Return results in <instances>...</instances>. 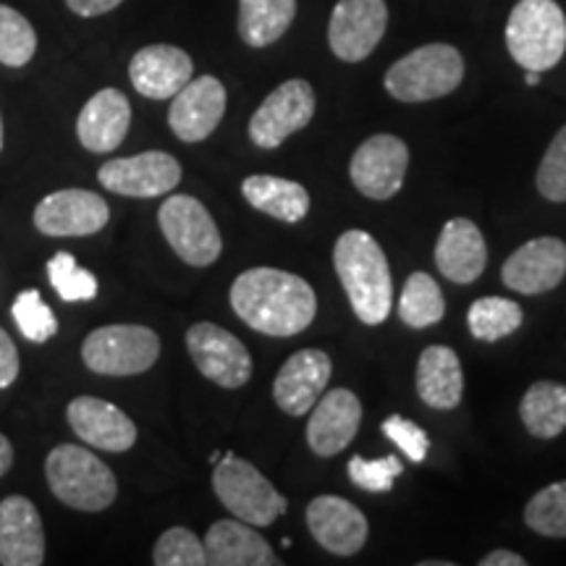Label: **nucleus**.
I'll list each match as a JSON object with an SVG mask.
<instances>
[{
	"mask_svg": "<svg viewBox=\"0 0 566 566\" xmlns=\"http://www.w3.org/2000/svg\"><path fill=\"white\" fill-rule=\"evenodd\" d=\"M231 307L252 331L289 338L315 321L313 286L279 268H250L231 283Z\"/></svg>",
	"mask_w": 566,
	"mask_h": 566,
	"instance_id": "nucleus-1",
	"label": "nucleus"
},
{
	"mask_svg": "<svg viewBox=\"0 0 566 566\" xmlns=\"http://www.w3.org/2000/svg\"><path fill=\"white\" fill-rule=\"evenodd\" d=\"M334 265L354 315L365 325L384 323L394 307V283L380 244L367 231H346L334 247Z\"/></svg>",
	"mask_w": 566,
	"mask_h": 566,
	"instance_id": "nucleus-2",
	"label": "nucleus"
},
{
	"mask_svg": "<svg viewBox=\"0 0 566 566\" xmlns=\"http://www.w3.org/2000/svg\"><path fill=\"white\" fill-rule=\"evenodd\" d=\"M45 478L55 499L76 512H105L118 495L111 467L76 443L55 446L48 454Z\"/></svg>",
	"mask_w": 566,
	"mask_h": 566,
	"instance_id": "nucleus-3",
	"label": "nucleus"
},
{
	"mask_svg": "<svg viewBox=\"0 0 566 566\" xmlns=\"http://www.w3.org/2000/svg\"><path fill=\"white\" fill-rule=\"evenodd\" d=\"M506 48L525 71L554 69L566 53V17L556 0H520L506 21Z\"/></svg>",
	"mask_w": 566,
	"mask_h": 566,
	"instance_id": "nucleus-4",
	"label": "nucleus"
},
{
	"mask_svg": "<svg viewBox=\"0 0 566 566\" xmlns=\"http://www.w3.org/2000/svg\"><path fill=\"white\" fill-rule=\"evenodd\" d=\"M464 80V59L454 45L430 42L399 59L386 71V90L394 101L428 103L451 95Z\"/></svg>",
	"mask_w": 566,
	"mask_h": 566,
	"instance_id": "nucleus-5",
	"label": "nucleus"
},
{
	"mask_svg": "<svg viewBox=\"0 0 566 566\" xmlns=\"http://www.w3.org/2000/svg\"><path fill=\"white\" fill-rule=\"evenodd\" d=\"M212 491L237 520L252 527H271L289 506L258 467L233 454H223L221 462H216Z\"/></svg>",
	"mask_w": 566,
	"mask_h": 566,
	"instance_id": "nucleus-6",
	"label": "nucleus"
},
{
	"mask_svg": "<svg viewBox=\"0 0 566 566\" xmlns=\"http://www.w3.org/2000/svg\"><path fill=\"white\" fill-rule=\"evenodd\" d=\"M160 357V338L145 325H103L82 344V359L97 375H139Z\"/></svg>",
	"mask_w": 566,
	"mask_h": 566,
	"instance_id": "nucleus-7",
	"label": "nucleus"
},
{
	"mask_svg": "<svg viewBox=\"0 0 566 566\" xmlns=\"http://www.w3.org/2000/svg\"><path fill=\"white\" fill-rule=\"evenodd\" d=\"M158 223L166 242L184 263L208 268L221 258L223 239L208 208L189 195H171L158 210Z\"/></svg>",
	"mask_w": 566,
	"mask_h": 566,
	"instance_id": "nucleus-8",
	"label": "nucleus"
},
{
	"mask_svg": "<svg viewBox=\"0 0 566 566\" xmlns=\"http://www.w3.org/2000/svg\"><path fill=\"white\" fill-rule=\"evenodd\" d=\"M315 116V90L304 80H289L265 97L250 118V139L260 150H275Z\"/></svg>",
	"mask_w": 566,
	"mask_h": 566,
	"instance_id": "nucleus-9",
	"label": "nucleus"
},
{
	"mask_svg": "<svg viewBox=\"0 0 566 566\" xmlns=\"http://www.w3.org/2000/svg\"><path fill=\"white\" fill-rule=\"evenodd\" d=\"M187 349L197 370L221 388H242L252 378V357L231 331L216 323H195L187 331Z\"/></svg>",
	"mask_w": 566,
	"mask_h": 566,
	"instance_id": "nucleus-10",
	"label": "nucleus"
},
{
	"mask_svg": "<svg viewBox=\"0 0 566 566\" xmlns=\"http://www.w3.org/2000/svg\"><path fill=\"white\" fill-rule=\"evenodd\" d=\"M409 147L394 134H375L352 155V184L370 200H391L405 187Z\"/></svg>",
	"mask_w": 566,
	"mask_h": 566,
	"instance_id": "nucleus-11",
	"label": "nucleus"
},
{
	"mask_svg": "<svg viewBox=\"0 0 566 566\" xmlns=\"http://www.w3.org/2000/svg\"><path fill=\"white\" fill-rule=\"evenodd\" d=\"M386 27V0H338L328 21V45L336 59L359 63L373 55Z\"/></svg>",
	"mask_w": 566,
	"mask_h": 566,
	"instance_id": "nucleus-12",
	"label": "nucleus"
},
{
	"mask_svg": "<svg viewBox=\"0 0 566 566\" xmlns=\"http://www.w3.org/2000/svg\"><path fill=\"white\" fill-rule=\"evenodd\" d=\"M97 181L113 195L150 200L174 192L181 181V166L174 155L150 150L132 155V158L108 160L97 171Z\"/></svg>",
	"mask_w": 566,
	"mask_h": 566,
	"instance_id": "nucleus-13",
	"label": "nucleus"
},
{
	"mask_svg": "<svg viewBox=\"0 0 566 566\" xmlns=\"http://www.w3.org/2000/svg\"><path fill=\"white\" fill-rule=\"evenodd\" d=\"M111 218L108 202L87 189H61L34 208V229L45 237H92Z\"/></svg>",
	"mask_w": 566,
	"mask_h": 566,
	"instance_id": "nucleus-14",
	"label": "nucleus"
},
{
	"mask_svg": "<svg viewBox=\"0 0 566 566\" xmlns=\"http://www.w3.org/2000/svg\"><path fill=\"white\" fill-rule=\"evenodd\" d=\"M226 113V87L216 76H197L189 80L174 95L168 111V126L181 142L208 139Z\"/></svg>",
	"mask_w": 566,
	"mask_h": 566,
	"instance_id": "nucleus-15",
	"label": "nucleus"
},
{
	"mask_svg": "<svg viewBox=\"0 0 566 566\" xmlns=\"http://www.w3.org/2000/svg\"><path fill=\"white\" fill-rule=\"evenodd\" d=\"M566 275V244L556 237L530 239L501 268V279L514 292L535 296L556 289Z\"/></svg>",
	"mask_w": 566,
	"mask_h": 566,
	"instance_id": "nucleus-16",
	"label": "nucleus"
},
{
	"mask_svg": "<svg viewBox=\"0 0 566 566\" xmlns=\"http://www.w3.org/2000/svg\"><path fill=\"white\" fill-rule=\"evenodd\" d=\"M334 363L321 349H300L283 363L273 380V399L286 415L302 417L317 405L328 386Z\"/></svg>",
	"mask_w": 566,
	"mask_h": 566,
	"instance_id": "nucleus-17",
	"label": "nucleus"
},
{
	"mask_svg": "<svg viewBox=\"0 0 566 566\" xmlns=\"http://www.w3.org/2000/svg\"><path fill=\"white\" fill-rule=\"evenodd\" d=\"M69 424L92 449L124 454L137 443V424L116 405L95 396H76L66 409Z\"/></svg>",
	"mask_w": 566,
	"mask_h": 566,
	"instance_id": "nucleus-18",
	"label": "nucleus"
},
{
	"mask_svg": "<svg viewBox=\"0 0 566 566\" xmlns=\"http://www.w3.org/2000/svg\"><path fill=\"white\" fill-rule=\"evenodd\" d=\"M307 527L334 556H354L367 543V520L342 495H317L307 506Z\"/></svg>",
	"mask_w": 566,
	"mask_h": 566,
	"instance_id": "nucleus-19",
	"label": "nucleus"
},
{
	"mask_svg": "<svg viewBox=\"0 0 566 566\" xmlns=\"http://www.w3.org/2000/svg\"><path fill=\"white\" fill-rule=\"evenodd\" d=\"M363 422V401L349 388L323 394L307 422V443L317 457L342 454Z\"/></svg>",
	"mask_w": 566,
	"mask_h": 566,
	"instance_id": "nucleus-20",
	"label": "nucleus"
},
{
	"mask_svg": "<svg viewBox=\"0 0 566 566\" xmlns=\"http://www.w3.org/2000/svg\"><path fill=\"white\" fill-rule=\"evenodd\" d=\"M45 562V533L38 506L24 495L0 501V564L40 566Z\"/></svg>",
	"mask_w": 566,
	"mask_h": 566,
	"instance_id": "nucleus-21",
	"label": "nucleus"
},
{
	"mask_svg": "<svg viewBox=\"0 0 566 566\" xmlns=\"http://www.w3.org/2000/svg\"><path fill=\"white\" fill-rule=\"evenodd\" d=\"M132 126V105L122 90L105 87L84 103L76 118V137L90 153L105 155L122 145Z\"/></svg>",
	"mask_w": 566,
	"mask_h": 566,
	"instance_id": "nucleus-22",
	"label": "nucleus"
},
{
	"mask_svg": "<svg viewBox=\"0 0 566 566\" xmlns=\"http://www.w3.org/2000/svg\"><path fill=\"white\" fill-rule=\"evenodd\" d=\"M195 63L189 53L176 45H147L134 53L129 80L139 95L153 101H168L192 80Z\"/></svg>",
	"mask_w": 566,
	"mask_h": 566,
	"instance_id": "nucleus-23",
	"label": "nucleus"
},
{
	"mask_svg": "<svg viewBox=\"0 0 566 566\" xmlns=\"http://www.w3.org/2000/svg\"><path fill=\"white\" fill-rule=\"evenodd\" d=\"M488 247L483 231L467 218L446 221L436 244V268L451 283H472L485 271Z\"/></svg>",
	"mask_w": 566,
	"mask_h": 566,
	"instance_id": "nucleus-24",
	"label": "nucleus"
},
{
	"mask_svg": "<svg viewBox=\"0 0 566 566\" xmlns=\"http://www.w3.org/2000/svg\"><path fill=\"white\" fill-rule=\"evenodd\" d=\"M205 554L212 566H275L281 564L271 543L242 520H221L205 535Z\"/></svg>",
	"mask_w": 566,
	"mask_h": 566,
	"instance_id": "nucleus-25",
	"label": "nucleus"
},
{
	"mask_svg": "<svg viewBox=\"0 0 566 566\" xmlns=\"http://www.w3.org/2000/svg\"><path fill=\"white\" fill-rule=\"evenodd\" d=\"M464 394V375L459 354L449 346H428L417 359V396L438 412L457 409Z\"/></svg>",
	"mask_w": 566,
	"mask_h": 566,
	"instance_id": "nucleus-26",
	"label": "nucleus"
},
{
	"mask_svg": "<svg viewBox=\"0 0 566 566\" xmlns=\"http://www.w3.org/2000/svg\"><path fill=\"white\" fill-rule=\"evenodd\" d=\"M244 200L254 210L283 223H300L310 212V192L300 181L279 176H247L242 184Z\"/></svg>",
	"mask_w": 566,
	"mask_h": 566,
	"instance_id": "nucleus-27",
	"label": "nucleus"
},
{
	"mask_svg": "<svg viewBox=\"0 0 566 566\" xmlns=\"http://www.w3.org/2000/svg\"><path fill=\"white\" fill-rule=\"evenodd\" d=\"M296 0H239V38L250 48H268L289 32Z\"/></svg>",
	"mask_w": 566,
	"mask_h": 566,
	"instance_id": "nucleus-28",
	"label": "nucleus"
},
{
	"mask_svg": "<svg viewBox=\"0 0 566 566\" xmlns=\"http://www.w3.org/2000/svg\"><path fill=\"white\" fill-rule=\"evenodd\" d=\"M522 424L535 438H556L566 430V386L537 380L520 401Z\"/></svg>",
	"mask_w": 566,
	"mask_h": 566,
	"instance_id": "nucleus-29",
	"label": "nucleus"
},
{
	"mask_svg": "<svg viewBox=\"0 0 566 566\" xmlns=\"http://www.w3.org/2000/svg\"><path fill=\"white\" fill-rule=\"evenodd\" d=\"M446 315V302L433 275L417 271L407 279L399 300V317L409 328H430L441 323Z\"/></svg>",
	"mask_w": 566,
	"mask_h": 566,
	"instance_id": "nucleus-30",
	"label": "nucleus"
},
{
	"mask_svg": "<svg viewBox=\"0 0 566 566\" xmlns=\"http://www.w3.org/2000/svg\"><path fill=\"white\" fill-rule=\"evenodd\" d=\"M522 307L504 296H483V300L472 302L470 313H467V325L470 334L478 342H501V338L512 336L522 325Z\"/></svg>",
	"mask_w": 566,
	"mask_h": 566,
	"instance_id": "nucleus-31",
	"label": "nucleus"
},
{
	"mask_svg": "<svg viewBox=\"0 0 566 566\" xmlns=\"http://www.w3.org/2000/svg\"><path fill=\"white\" fill-rule=\"evenodd\" d=\"M38 53V32L30 19L11 6H0V63L11 69L27 66Z\"/></svg>",
	"mask_w": 566,
	"mask_h": 566,
	"instance_id": "nucleus-32",
	"label": "nucleus"
},
{
	"mask_svg": "<svg viewBox=\"0 0 566 566\" xmlns=\"http://www.w3.org/2000/svg\"><path fill=\"white\" fill-rule=\"evenodd\" d=\"M525 525L543 537H566V480L546 485L527 501Z\"/></svg>",
	"mask_w": 566,
	"mask_h": 566,
	"instance_id": "nucleus-33",
	"label": "nucleus"
},
{
	"mask_svg": "<svg viewBox=\"0 0 566 566\" xmlns=\"http://www.w3.org/2000/svg\"><path fill=\"white\" fill-rule=\"evenodd\" d=\"M48 279L63 302H90L101 292L95 273L76 263L71 252H55L48 263Z\"/></svg>",
	"mask_w": 566,
	"mask_h": 566,
	"instance_id": "nucleus-34",
	"label": "nucleus"
},
{
	"mask_svg": "<svg viewBox=\"0 0 566 566\" xmlns=\"http://www.w3.org/2000/svg\"><path fill=\"white\" fill-rule=\"evenodd\" d=\"M13 321H17L21 336L32 344H45L59 334V321L53 310L48 307L38 289H27L13 300L11 307Z\"/></svg>",
	"mask_w": 566,
	"mask_h": 566,
	"instance_id": "nucleus-35",
	"label": "nucleus"
},
{
	"mask_svg": "<svg viewBox=\"0 0 566 566\" xmlns=\"http://www.w3.org/2000/svg\"><path fill=\"white\" fill-rule=\"evenodd\" d=\"M153 562L158 566H205L208 554H205V543L192 530L171 527L155 543Z\"/></svg>",
	"mask_w": 566,
	"mask_h": 566,
	"instance_id": "nucleus-36",
	"label": "nucleus"
},
{
	"mask_svg": "<svg viewBox=\"0 0 566 566\" xmlns=\"http://www.w3.org/2000/svg\"><path fill=\"white\" fill-rule=\"evenodd\" d=\"M537 192L551 202H566V126L551 139L541 168H537Z\"/></svg>",
	"mask_w": 566,
	"mask_h": 566,
	"instance_id": "nucleus-37",
	"label": "nucleus"
},
{
	"mask_svg": "<svg viewBox=\"0 0 566 566\" xmlns=\"http://www.w3.org/2000/svg\"><path fill=\"white\" fill-rule=\"evenodd\" d=\"M346 472H349L352 483L363 488L367 493H388L396 483V478L405 472V467L396 457H384V459H363L352 457L349 464H346Z\"/></svg>",
	"mask_w": 566,
	"mask_h": 566,
	"instance_id": "nucleus-38",
	"label": "nucleus"
},
{
	"mask_svg": "<svg viewBox=\"0 0 566 566\" xmlns=\"http://www.w3.org/2000/svg\"><path fill=\"white\" fill-rule=\"evenodd\" d=\"M380 430H384V436L388 438V441H394L401 451H405V457L409 459V462H415V464L424 462V457H428V449H430V438L420 428V424L407 420V417H401V415H391L384 424H380Z\"/></svg>",
	"mask_w": 566,
	"mask_h": 566,
	"instance_id": "nucleus-39",
	"label": "nucleus"
},
{
	"mask_svg": "<svg viewBox=\"0 0 566 566\" xmlns=\"http://www.w3.org/2000/svg\"><path fill=\"white\" fill-rule=\"evenodd\" d=\"M19 375V352L11 336L0 328V388H9Z\"/></svg>",
	"mask_w": 566,
	"mask_h": 566,
	"instance_id": "nucleus-40",
	"label": "nucleus"
},
{
	"mask_svg": "<svg viewBox=\"0 0 566 566\" xmlns=\"http://www.w3.org/2000/svg\"><path fill=\"white\" fill-rule=\"evenodd\" d=\"M124 0H66L69 9L74 11L76 17H84V19L103 17V13L118 9Z\"/></svg>",
	"mask_w": 566,
	"mask_h": 566,
	"instance_id": "nucleus-41",
	"label": "nucleus"
},
{
	"mask_svg": "<svg viewBox=\"0 0 566 566\" xmlns=\"http://www.w3.org/2000/svg\"><path fill=\"white\" fill-rule=\"evenodd\" d=\"M525 556L514 554V551H491V554L480 558V566H525Z\"/></svg>",
	"mask_w": 566,
	"mask_h": 566,
	"instance_id": "nucleus-42",
	"label": "nucleus"
},
{
	"mask_svg": "<svg viewBox=\"0 0 566 566\" xmlns=\"http://www.w3.org/2000/svg\"><path fill=\"white\" fill-rule=\"evenodd\" d=\"M11 464H13V446L9 438L0 433V478L11 470Z\"/></svg>",
	"mask_w": 566,
	"mask_h": 566,
	"instance_id": "nucleus-43",
	"label": "nucleus"
},
{
	"mask_svg": "<svg viewBox=\"0 0 566 566\" xmlns=\"http://www.w3.org/2000/svg\"><path fill=\"white\" fill-rule=\"evenodd\" d=\"M525 84L527 87H537V84H541V71H527Z\"/></svg>",
	"mask_w": 566,
	"mask_h": 566,
	"instance_id": "nucleus-44",
	"label": "nucleus"
},
{
	"mask_svg": "<svg viewBox=\"0 0 566 566\" xmlns=\"http://www.w3.org/2000/svg\"><path fill=\"white\" fill-rule=\"evenodd\" d=\"M0 150H3V116H0Z\"/></svg>",
	"mask_w": 566,
	"mask_h": 566,
	"instance_id": "nucleus-45",
	"label": "nucleus"
}]
</instances>
